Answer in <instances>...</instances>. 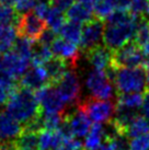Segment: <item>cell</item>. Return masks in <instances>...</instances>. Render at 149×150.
<instances>
[{
    "label": "cell",
    "instance_id": "4",
    "mask_svg": "<svg viewBox=\"0 0 149 150\" xmlns=\"http://www.w3.org/2000/svg\"><path fill=\"white\" fill-rule=\"evenodd\" d=\"M144 57L145 54L143 52V48L134 42H131L124 47L112 53L110 66L116 70L122 68H136L144 64Z\"/></svg>",
    "mask_w": 149,
    "mask_h": 150
},
{
    "label": "cell",
    "instance_id": "13",
    "mask_svg": "<svg viewBox=\"0 0 149 150\" xmlns=\"http://www.w3.org/2000/svg\"><path fill=\"white\" fill-rule=\"evenodd\" d=\"M52 52L56 57L66 60L69 64L71 70L77 67V63L80 58V50L76 44L57 38L52 45Z\"/></svg>",
    "mask_w": 149,
    "mask_h": 150
},
{
    "label": "cell",
    "instance_id": "24",
    "mask_svg": "<svg viewBox=\"0 0 149 150\" xmlns=\"http://www.w3.org/2000/svg\"><path fill=\"white\" fill-rule=\"evenodd\" d=\"M143 104V96L140 93H127V94H117L116 105L129 108V110H136L140 108Z\"/></svg>",
    "mask_w": 149,
    "mask_h": 150
},
{
    "label": "cell",
    "instance_id": "11",
    "mask_svg": "<svg viewBox=\"0 0 149 150\" xmlns=\"http://www.w3.org/2000/svg\"><path fill=\"white\" fill-rule=\"evenodd\" d=\"M23 127L20 122L14 120L8 113H0V146L13 144L20 134Z\"/></svg>",
    "mask_w": 149,
    "mask_h": 150
},
{
    "label": "cell",
    "instance_id": "35",
    "mask_svg": "<svg viewBox=\"0 0 149 150\" xmlns=\"http://www.w3.org/2000/svg\"><path fill=\"white\" fill-rule=\"evenodd\" d=\"M50 8H52V4H50V0H38L36 6H35V8H34L35 14H36L37 17H40L41 19L44 20L47 17Z\"/></svg>",
    "mask_w": 149,
    "mask_h": 150
},
{
    "label": "cell",
    "instance_id": "39",
    "mask_svg": "<svg viewBox=\"0 0 149 150\" xmlns=\"http://www.w3.org/2000/svg\"><path fill=\"white\" fill-rule=\"evenodd\" d=\"M114 1H115L116 9H121V10H128L129 6H131L133 0H114Z\"/></svg>",
    "mask_w": 149,
    "mask_h": 150
},
{
    "label": "cell",
    "instance_id": "10",
    "mask_svg": "<svg viewBox=\"0 0 149 150\" xmlns=\"http://www.w3.org/2000/svg\"><path fill=\"white\" fill-rule=\"evenodd\" d=\"M105 23L103 20L93 18L91 21L87 22L82 28V35L80 41L81 50L87 53L88 50L100 46L101 40H103Z\"/></svg>",
    "mask_w": 149,
    "mask_h": 150
},
{
    "label": "cell",
    "instance_id": "18",
    "mask_svg": "<svg viewBox=\"0 0 149 150\" xmlns=\"http://www.w3.org/2000/svg\"><path fill=\"white\" fill-rule=\"evenodd\" d=\"M16 150H40V133L23 127L20 136L13 142Z\"/></svg>",
    "mask_w": 149,
    "mask_h": 150
},
{
    "label": "cell",
    "instance_id": "29",
    "mask_svg": "<svg viewBox=\"0 0 149 150\" xmlns=\"http://www.w3.org/2000/svg\"><path fill=\"white\" fill-rule=\"evenodd\" d=\"M46 24L48 25V29L53 30L54 32H59L62 25L65 24V16L62 11H59L58 9L52 7L50 12L45 18Z\"/></svg>",
    "mask_w": 149,
    "mask_h": 150
},
{
    "label": "cell",
    "instance_id": "3",
    "mask_svg": "<svg viewBox=\"0 0 149 150\" xmlns=\"http://www.w3.org/2000/svg\"><path fill=\"white\" fill-rule=\"evenodd\" d=\"M146 72L143 67L136 68H122L116 70L113 81L117 94L139 93L146 88Z\"/></svg>",
    "mask_w": 149,
    "mask_h": 150
},
{
    "label": "cell",
    "instance_id": "15",
    "mask_svg": "<svg viewBox=\"0 0 149 150\" xmlns=\"http://www.w3.org/2000/svg\"><path fill=\"white\" fill-rule=\"evenodd\" d=\"M46 84H50V80L44 66H33L20 80V87L29 90H38Z\"/></svg>",
    "mask_w": 149,
    "mask_h": 150
},
{
    "label": "cell",
    "instance_id": "44",
    "mask_svg": "<svg viewBox=\"0 0 149 150\" xmlns=\"http://www.w3.org/2000/svg\"><path fill=\"white\" fill-rule=\"evenodd\" d=\"M143 52H144V54H145V55L149 56V42L147 43L144 47H143Z\"/></svg>",
    "mask_w": 149,
    "mask_h": 150
},
{
    "label": "cell",
    "instance_id": "40",
    "mask_svg": "<svg viewBox=\"0 0 149 150\" xmlns=\"http://www.w3.org/2000/svg\"><path fill=\"white\" fill-rule=\"evenodd\" d=\"M9 96H10V92L0 84V105H2L8 102Z\"/></svg>",
    "mask_w": 149,
    "mask_h": 150
},
{
    "label": "cell",
    "instance_id": "37",
    "mask_svg": "<svg viewBox=\"0 0 149 150\" xmlns=\"http://www.w3.org/2000/svg\"><path fill=\"white\" fill-rule=\"evenodd\" d=\"M52 7L58 9L59 11H67L74 4V0H50Z\"/></svg>",
    "mask_w": 149,
    "mask_h": 150
},
{
    "label": "cell",
    "instance_id": "30",
    "mask_svg": "<svg viewBox=\"0 0 149 150\" xmlns=\"http://www.w3.org/2000/svg\"><path fill=\"white\" fill-rule=\"evenodd\" d=\"M52 58H53V52H52V48H50V46L38 44L34 48L32 65L33 66H43Z\"/></svg>",
    "mask_w": 149,
    "mask_h": 150
},
{
    "label": "cell",
    "instance_id": "38",
    "mask_svg": "<svg viewBox=\"0 0 149 150\" xmlns=\"http://www.w3.org/2000/svg\"><path fill=\"white\" fill-rule=\"evenodd\" d=\"M141 112L146 120L149 122V89H146L143 96V104H141Z\"/></svg>",
    "mask_w": 149,
    "mask_h": 150
},
{
    "label": "cell",
    "instance_id": "23",
    "mask_svg": "<svg viewBox=\"0 0 149 150\" xmlns=\"http://www.w3.org/2000/svg\"><path fill=\"white\" fill-rule=\"evenodd\" d=\"M149 134V122L144 116L138 115L127 126L125 136L127 138H137Z\"/></svg>",
    "mask_w": 149,
    "mask_h": 150
},
{
    "label": "cell",
    "instance_id": "43",
    "mask_svg": "<svg viewBox=\"0 0 149 150\" xmlns=\"http://www.w3.org/2000/svg\"><path fill=\"white\" fill-rule=\"evenodd\" d=\"M0 150H16V149L13 147V144H8V145L0 146Z\"/></svg>",
    "mask_w": 149,
    "mask_h": 150
},
{
    "label": "cell",
    "instance_id": "34",
    "mask_svg": "<svg viewBox=\"0 0 149 150\" xmlns=\"http://www.w3.org/2000/svg\"><path fill=\"white\" fill-rule=\"evenodd\" d=\"M149 149V134L134 138L131 142L129 150H148Z\"/></svg>",
    "mask_w": 149,
    "mask_h": 150
},
{
    "label": "cell",
    "instance_id": "22",
    "mask_svg": "<svg viewBox=\"0 0 149 150\" xmlns=\"http://www.w3.org/2000/svg\"><path fill=\"white\" fill-rule=\"evenodd\" d=\"M59 34L67 42L77 45V44H80V41H81L82 28H81V24L76 22H65V24L62 25V28L59 31Z\"/></svg>",
    "mask_w": 149,
    "mask_h": 150
},
{
    "label": "cell",
    "instance_id": "9",
    "mask_svg": "<svg viewBox=\"0 0 149 150\" xmlns=\"http://www.w3.org/2000/svg\"><path fill=\"white\" fill-rule=\"evenodd\" d=\"M55 87L57 88L65 103H69L71 105H78L80 103L79 99L81 93V87L78 76L76 75L74 70L67 71Z\"/></svg>",
    "mask_w": 149,
    "mask_h": 150
},
{
    "label": "cell",
    "instance_id": "25",
    "mask_svg": "<svg viewBox=\"0 0 149 150\" xmlns=\"http://www.w3.org/2000/svg\"><path fill=\"white\" fill-rule=\"evenodd\" d=\"M34 48H35V46H34V42L32 40L20 36L17 40L16 45L13 47V52H16L18 55H20L23 58L32 60Z\"/></svg>",
    "mask_w": 149,
    "mask_h": 150
},
{
    "label": "cell",
    "instance_id": "14",
    "mask_svg": "<svg viewBox=\"0 0 149 150\" xmlns=\"http://www.w3.org/2000/svg\"><path fill=\"white\" fill-rule=\"evenodd\" d=\"M29 64L30 60L21 57L13 50H10L2 56V65L4 70L14 79H18L20 77L22 78L24 76L25 72L29 70Z\"/></svg>",
    "mask_w": 149,
    "mask_h": 150
},
{
    "label": "cell",
    "instance_id": "12",
    "mask_svg": "<svg viewBox=\"0 0 149 150\" xmlns=\"http://www.w3.org/2000/svg\"><path fill=\"white\" fill-rule=\"evenodd\" d=\"M65 121L69 125L71 133L76 137H83L87 136L89 130L91 128L90 125V118L87 115V113L83 111L79 105L74 112L67 113L65 116Z\"/></svg>",
    "mask_w": 149,
    "mask_h": 150
},
{
    "label": "cell",
    "instance_id": "36",
    "mask_svg": "<svg viewBox=\"0 0 149 150\" xmlns=\"http://www.w3.org/2000/svg\"><path fill=\"white\" fill-rule=\"evenodd\" d=\"M56 38H56V32H54L50 29H46L44 31V33L42 34L41 38L38 40V44L45 46L53 45V43L56 41Z\"/></svg>",
    "mask_w": 149,
    "mask_h": 150
},
{
    "label": "cell",
    "instance_id": "19",
    "mask_svg": "<svg viewBox=\"0 0 149 150\" xmlns=\"http://www.w3.org/2000/svg\"><path fill=\"white\" fill-rule=\"evenodd\" d=\"M106 138V129L100 123H94L88 133L84 140V149L94 150L102 145V142Z\"/></svg>",
    "mask_w": 149,
    "mask_h": 150
},
{
    "label": "cell",
    "instance_id": "31",
    "mask_svg": "<svg viewBox=\"0 0 149 150\" xmlns=\"http://www.w3.org/2000/svg\"><path fill=\"white\" fill-rule=\"evenodd\" d=\"M20 16L11 6L0 2V26L1 25H10L11 23L17 24Z\"/></svg>",
    "mask_w": 149,
    "mask_h": 150
},
{
    "label": "cell",
    "instance_id": "1",
    "mask_svg": "<svg viewBox=\"0 0 149 150\" xmlns=\"http://www.w3.org/2000/svg\"><path fill=\"white\" fill-rule=\"evenodd\" d=\"M7 113L21 124L32 123L43 114L41 105L37 102L35 93L32 90L18 87L9 96Z\"/></svg>",
    "mask_w": 149,
    "mask_h": 150
},
{
    "label": "cell",
    "instance_id": "27",
    "mask_svg": "<svg viewBox=\"0 0 149 150\" xmlns=\"http://www.w3.org/2000/svg\"><path fill=\"white\" fill-rule=\"evenodd\" d=\"M65 114H59V113H44L43 114V128L45 130L50 132H55L58 130L59 127L65 121Z\"/></svg>",
    "mask_w": 149,
    "mask_h": 150
},
{
    "label": "cell",
    "instance_id": "17",
    "mask_svg": "<svg viewBox=\"0 0 149 150\" xmlns=\"http://www.w3.org/2000/svg\"><path fill=\"white\" fill-rule=\"evenodd\" d=\"M44 68L48 76L50 84L56 86L62 78V76L67 72V69H70V66L66 60L55 56L44 65Z\"/></svg>",
    "mask_w": 149,
    "mask_h": 150
},
{
    "label": "cell",
    "instance_id": "5",
    "mask_svg": "<svg viewBox=\"0 0 149 150\" xmlns=\"http://www.w3.org/2000/svg\"><path fill=\"white\" fill-rule=\"evenodd\" d=\"M78 105L95 123H111L116 112V104L112 101L99 100L92 96L87 98Z\"/></svg>",
    "mask_w": 149,
    "mask_h": 150
},
{
    "label": "cell",
    "instance_id": "32",
    "mask_svg": "<svg viewBox=\"0 0 149 150\" xmlns=\"http://www.w3.org/2000/svg\"><path fill=\"white\" fill-rule=\"evenodd\" d=\"M128 11L139 19H149V0H133Z\"/></svg>",
    "mask_w": 149,
    "mask_h": 150
},
{
    "label": "cell",
    "instance_id": "33",
    "mask_svg": "<svg viewBox=\"0 0 149 150\" xmlns=\"http://www.w3.org/2000/svg\"><path fill=\"white\" fill-rule=\"evenodd\" d=\"M37 0H17L14 4V10L18 14L20 13H29L32 9L35 8Z\"/></svg>",
    "mask_w": 149,
    "mask_h": 150
},
{
    "label": "cell",
    "instance_id": "2",
    "mask_svg": "<svg viewBox=\"0 0 149 150\" xmlns=\"http://www.w3.org/2000/svg\"><path fill=\"white\" fill-rule=\"evenodd\" d=\"M139 20V18L132 14L126 21L116 24H106L103 35L104 46L114 52L131 43V40L135 35Z\"/></svg>",
    "mask_w": 149,
    "mask_h": 150
},
{
    "label": "cell",
    "instance_id": "6",
    "mask_svg": "<svg viewBox=\"0 0 149 150\" xmlns=\"http://www.w3.org/2000/svg\"><path fill=\"white\" fill-rule=\"evenodd\" d=\"M86 86L91 92V96L103 101H110L113 98L114 84L109 79L106 71L93 69L89 72Z\"/></svg>",
    "mask_w": 149,
    "mask_h": 150
},
{
    "label": "cell",
    "instance_id": "7",
    "mask_svg": "<svg viewBox=\"0 0 149 150\" xmlns=\"http://www.w3.org/2000/svg\"><path fill=\"white\" fill-rule=\"evenodd\" d=\"M35 96L44 113H66L65 101L55 86L46 84L35 91Z\"/></svg>",
    "mask_w": 149,
    "mask_h": 150
},
{
    "label": "cell",
    "instance_id": "45",
    "mask_svg": "<svg viewBox=\"0 0 149 150\" xmlns=\"http://www.w3.org/2000/svg\"><path fill=\"white\" fill-rule=\"evenodd\" d=\"M2 4H9V6H11V4H16V1L17 0H0Z\"/></svg>",
    "mask_w": 149,
    "mask_h": 150
},
{
    "label": "cell",
    "instance_id": "26",
    "mask_svg": "<svg viewBox=\"0 0 149 150\" xmlns=\"http://www.w3.org/2000/svg\"><path fill=\"white\" fill-rule=\"evenodd\" d=\"M114 10H116L114 0H95L93 12L95 14V18L100 20L104 21V19H108V17Z\"/></svg>",
    "mask_w": 149,
    "mask_h": 150
},
{
    "label": "cell",
    "instance_id": "28",
    "mask_svg": "<svg viewBox=\"0 0 149 150\" xmlns=\"http://www.w3.org/2000/svg\"><path fill=\"white\" fill-rule=\"evenodd\" d=\"M133 42L137 44L140 48H143L149 42V19L139 20Z\"/></svg>",
    "mask_w": 149,
    "mask_h": 150
},
{
    "label": "cell",
    "instance_id": "21",
    "mask_svg": "<svg viewBox=\"0 0 149 150\" xmlns=\"http://www.w3.org/2000/svg\"><path fill=\"white\" fill-rule=\"evenodd\" d=\"M91 9L87 8L86 6L79 4H74L70 8L66 11V18L71 22H76V23H87V22L91 21L93 17H92Z\"/></svg>",
    "mask_w": 149,
    "mask_h": 150
},
{
    "label": "cell",
    "instance_id": "20",
    "mask_svg": "<svg viewBox=\"0 0 149 150\" xmlns=\"http://www.w3.org/2000/svg\"><path fill=\"white\" fill-rule=\"evenodd\" d=\"M18 31L13 25L0 26V54H6L14 47L17 42Z\"/></svg>",
    "mask_w": 149,
    "mask_h": 150
},
{
    "label": "cell",
    "instance_id": "42",
    "mask_svg": "<svg viewBox=\"0 0 149 150\" xmlns=\"http://www.w3.org/2000/svg\"><path fill=\"white\" fill-rule=\"evenodd\" d=\"M77 1H78L79 4H83V6H86L87 8L93 10V7H94L95 0H77Z\"/></svg>",
    "mask_w": 149,
    "mask_h": 150
},
{
    "label": "cell",
    "instance_id": "16",
    "mask_svg": "<svg viewBox=\"0 0 149 150\" xmlns=\"http://www.w3.org/2000/svg\"><path fill=\"white\" fill-rule=\"evenodd\" d=\"M112 50L105 46H96L86 53L88 62L98 70H106L111 65Z\"/></svg>",
    "mask_w": 149,
    "mask_h": 150
},
{
    "label": "cell",
    "instance_id": "8",
    "mask_svg": "<svg viewBox=\"0 0 149 150\" xmlns=\"http://www.w3.org/2000/svg\"><path fill=\"white\" fill-rule=\"evenodd\" d=\"M16 25L18 34L20 36L30 38L33 42H38L42 34L46 30V22L33 12L20 16Z\"/></svg>",
    "mask_w": 149,
    "mask_h": 150
},
{
    "label": "cell",
    "instance_id": "41",
    "mask_svg": "<svg viewBox=\"0 0 149 150\" xmlns=\"http://www.w3.org/2000/svg\"><path fill=\"white\" fill-rule=\"evenodd\" d=\"M143 68L146 72V80H147V89H149V59H146L143 64Z\"/></svg>",
    "mask_w": 149,
    "mask_h": 150
}]
</instances>
